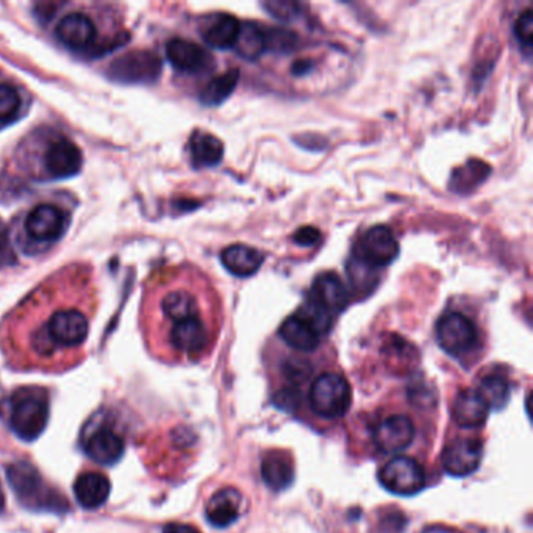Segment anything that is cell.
Here are the masks:
<instances>
[{
  "instance_id": "obj_1",
  "label": "cell",
  "mask_w": 533,
  "mask_h": 533,
  "mask_svg": "<svg viewBox=\"0 0 533 533\" xmlns=\"http://www.w3.org/2000/svg\"><path fill=\"white\" fill-rule=\"evenodd\" d=\"M91 267H63L32 291L4 321L10 356L27 366H65L88 339L97 296Z\"/></svg>"
},
{
  "instance_id": "obj_2",
  "label": "cell",
  "mask_w": 533,
  "mask_h": 533,
  "mask_svg": "<svg viewBox=\"0 0 533 533\" xmlns=\"http://www.w3.org/2000/svg\"><path fill=\"white\" fill-rule=\"evenodd\" d=\"M25 138L18 154H23L21 160L27 161L24 167L30 177L61 180L82 171L84 154L71 138L55 131H38Z\"/></svg>"
},
{
  "instance_id": "obj_3",
  "label": "cell",
  "mask_w": 533,
  "mask_h": 533,
  "mask_svg": "<svg viewBox=\"0 0 533 533\" xmlns=\"http://www.w3.org/2000/svg\"><path fill=\"white\" fill-rule=\"evenodd\" d=\"M0 407L6 424L23 441H35L48 426L50 401L40 386L19 388Z\"/></svg>"
},
{
  "instance_id": "obj_4",
  "label": "cell",
  "mask_w": 533,
  "mask_h": 533,
  "mask_svg": "<svg viewBox=\"0 0 533 533\" xmlns=\"http://www.w3.org/2000/svg\"><path fill=\"white\" fill-rule=\"evenodd\" d=\"M71 213L55 202H41L24 214L18 243L27 250H44L65 237Z\"/></svg>"
},
{
  "instance_id": "obj_5",
  "label": "cell",
  "mask_w": 533,
  "mask_h": 533,
  "mask_svg": "<svg viewBox=\"0 0 533 533\" xmlns=\"http://www.w3.org/2000/svg\"><path fill=\"white\" fill-rule=\"evenodd\" d=\"M6 477L13 492H16L19 502L27 509L55 513H63L69 509V504L61 496V492L49 485L38 473V469L33 468L30 463H13L6 469Z\"/></svg>"
},
{
  "instance_id": "obj_6",
  "label": "cell",
  "mask_w": 533,
  "mask_h": 533,
  "mask_svg": "<svg viewBox=\"0 0 533 533\" xmlns=\"http://www.w3.org/2000/svg\"><path fill=\"white\" fill-rule=\"evenodd\" d=\"M54 35L66 49L76 52L101 50L102 29L93 13L84 10L68 12L55 25Z\"/></svg>"
},
{
  "instance_id": "obj_7",
  "label": "cell",
  "mask_w": 533,
  "mask_h": 533,
  "mask_svg": "<svg viewBox=\"0 0 533 533\" xmlns=\"http://www.w3.org/2000/svg\"><path fill=\"white\" fill-rule=\"evenodd\" d=\"M352 403V390L343 375L321 374L310 388V405L316 415L324 420L343 418Z\"/></svg>"
},
{
  "instance_id": "obj_8",
  "label": "cell",
  "mask_w": 533,
  "mask_h": 533,
  "mask_svg": "<svg viewBox=\"0 0 533 533\" xmlns=\"http://www.w3.org/2000/svg\"><path fill=\"white\" fill-rule=\"evenodd\" d=\"M380 483L397 496H413L426 485L421 463L410 456H394L379 473Z\"/></svg>"
},
{
  "instance_id": "obj_9",
  "label": "cell",
  "mask_w": 533,
  "mask_h": 533,
  "mask_svg": "<svg viewBox=\"0 0 533 533\" xmlns=\"http://www.w3.org/2000/svg\"><path fill=\"white\" fill-rule=\"evenodd\" d=\"M437 339L441 349L449 356H465L477 343V329L468 316L450 312L437 322Z\"/></svg>"
},
{
  "instance_id": "obj_10",
  "label": "cell",
  "mask_w": 533,
  "mask_h": 533,
  "mask_svg": "<svg viewBox=\"0 0 533 533\" xmlns=\"http://www.w3.org/2000/svg\"><path fill=\"white\" fill-rule=\"evenodd\" d=\"M399 255V243L390 227L386 225H374L366 231L362 243L358 246L357 258L362 260L367 266H388L396 260Z\"/></svg>"
},
{
  "instance_id": "obj_11",
  "label": "cell",
  "mask_w": 533,
  "mask_h": 533,
  "mask_svg": "<svg viewBox=\"0 0 533 533\" xmlns=\"http://www.w3.org/2000/svg\"><path fill=\"white\" fill-rule=\"evenodd\" d=\"M415 433V424L409 416H390L375 427L374 443L384 454H397L413 443Z\"/></svg>"
},
{
  "instance_id": "obj_12",
  "label": "cell",
  "mask_w": 533,
  "mask_h": 533,
  "mask_svg": "<svg viewBox=\"0 0 533 533\" xmlns=\"http://www.w3.org/2000/svg\"><path fill=\"white\" fill-rule=\"evenodd\" d=\"M84 450L86 456L99 465H114L125 452V441L112 427H97L84 439Z\"/></svg>"
},
{
  "instance_id": "obj_13",
  "label": "cell",
  "mask_w": 533,
  "mask_h": 533,
  "mask_svg": "<svg viewBox=\"0 0 533 533\" xmlns=\"http://www.w3.org/2000/svg\"><path fill=\"white\" fill-rule=\"evenodd\" d=\"M167 57L177 71L199 74L213 66V57L205 49L184 38H174L167 44Z\"/></svg>"
},
{
  "instance_id": "obj_14",
  "label": "cell",
  "mask_w": 533,
  "mask_h": 533,
  "mask_svg": "<svg viewBox=\"0 0 533 533\" xmlns=\"http://www.w3.org/2000/svg\"><path fill=\"white\" fill-rule=\"evenodd\" d=\"M482 462V445L479 439H456L447 446L443 456L446 473L454 477H466L475 473Z\"/></svg>"
},
{
  "instance_id": "obj_15",
  "label": "cell",
  "mask_w": 533,
  "mask_h": 533,
  "mask_svg": "<svg viewBox=\"0 0 533 533\" xmlns=\"http://www.w3.org/2000/svg\"><path fill=\"white\" fill-rule=\"evenodd\" d=\"M243 504L241 492L235 488H222L208 501L207 519L214 528H229L237 521Z\"/></svg>"
},
{
  "instance_id": "obj_16",
  "label": "cell",
  "mask_w": 533,
  "mask_h": 533,
  "mask_svg": "<svg viewBox=\"0 0 533 533\" xmlns=\"http://www.w3.org/2000/svg\"><path fill=\"white\" fill-rule=\"evenodd\" d=\"M110 480L107 475L95 471H88L80 474L74 483V492L78 504L86 510H95L107 502L110 496Z\"/></svg>"
},
{
  "instance_id": "obj_17",
  "label": "cell",
  "mask_w": 533,
  "mask_h": 533,
  "mask_svg": "<svg viewBox=\"0 0 533 533\" xmlns=\"http://www.w3.org/2000/svg\"><path fill=\"white\" fill-rule=\"evenodd\" d=\"M221 261L225 269L233 276L250 277L255 273H258V269L265 261V254L246 244H231L222 250Z\"/></svg>"
},
{
  "instance_id": "obj_18",
  "label": "cell",
  "mask_w": 533,
  "mask_h": 533,
  "mask_svg": "<svg viewBox=\"0 0 533 533\" xmlns=\"http://www.w3.org/2000/svg\"><path fill=\"white\" fill-rule=\"evenodd\" d=\"M310 297H313L316 303H320L332 314L343 312L349 301L343 280L332 273L322 274L314 280Z\"/></svg>"
},
{
  "instance_id": "obj_19",
  "label": "cell",
  "mask_w": 533,
  "mask_h": 533,
  "mask_svg": "<svg viewBox=\"0 0 533 533\" xmlns=\"http://www.w3.org/2000/svg\"><path fill=\"white\" fill-rule=\"evenodd\" d=\"M239 32H241V23L235 16L222 13L214 16L210 21V24L203 27L202 38L210 48L225 50V49L235 48Z\"/></svg>"
},
{
  "instance_id": "obj_20",
  "label": "cell",
  "mask_w": 533,
  "mask_h": 533,
  "mask_svg": "<svg viewBox=\"0 0 533 533\" xmlns=\"http://www.w3.org/2000/svg\"><path fill=\"white\" fill-rule=\"evenodd\" d=\"M490 413L488 405L483 399L473 390H463L458 393L454 402V418L458 426L463 429H475L483 426Z\"/></svg>"
},
{
  "instance_id": "obj_21",
  "label": "cell",
  "mask_w": 533,
  "mask_h": 533,
  "mask_svg": "<svg viewBox=\"0 0 533 533\" xmlns=\"http://www.w3.org/2000/svg\"><path fill=\"white\" fill-rule=\"evenodd\" d=\"M279 335L290 348L301 352H310L320 346V333L297 314H293L284 321L279 329Z\"/></svg>"
},
{
  "instance_id": "obj_22",
  "label": "cell",
  "mask_w": 533,
  "mask_h": 533,
  "mask_svg": "<svg viewBox=\"0 0 533 533\" xmlns=\"http://www.w3.org/2000/svg\"><path fill=\"white\" fill-rule=\"evenodd\" d=\"M190 152L194 167H216L224 157V144L212 133L197 131L191 137Z\"/></svg>"
},
{
  "instance_id": "obj_23",
  "label": "cell",
  "mask_w": 533,
  "mask_h": 533,
  "mask_svg": "<svg viewBox=\"0 0 533 533\" xmlns=\"http://www.w3.org/2000/svg\"><path fill=\"white\" fill-rule=\"evenodd\" d=\"M261 477L266 482V485L276 492L288 488L294 480V469L290 458L282 454H269L265 456L261 463Z\"/></svg>"
},
{
  "instance_id": "obj_24",
  "label": "cell",
  "mask_w": 533,
  "mask_h": 533,
  "mask_svg": "<svg viewBox=\"0 0 533 533\" xmlns=\"http://www.w3.org/2000/svg\"><path fill=\"white\" fill-rule=\"evenodd\" d=\"M24 93L8 80H0V127L12 124L23 114Z\"/></svg>"
},
{
  "instance_id": "obj_25",
  "label": "cell",
  "mask_w": 533,
  "mask_h": 533,
  "mask_svg": "<svg viewBox=\"0 0 533 533\" xmlns=\"http://www.w3.org/2000/svg\"><path fill=\"white\" fill-rule=\"evenodd\" d=\"M233 49H237L238 54L244 59L255 61L260 59L266 52L265 30L255 24L241 25V32Z\"/></svg>"
},
{
  "instance_id": "obj_26",
  "label": "cell",
  "mask_w": 533,
  "mask_h": 533,
  "mask_svg": "<svg viewBox=\"0 0 533 533\" xmlns=\"http://www.w3.org/2000/svg\"><path fill=\"white\" fill-rule=\"evenodd\" d=\"M488 409L502 410L510 399V384L499 374H490L480 382L477 390Z\"/></svg>"
},
{
  "instance_id": "obj_27",
  "label": "cell",
  "mask_w": 533,
  "mask_h": 533,
  "mask_svg": "<svg viewBox=\"0 0 533 533\" xmlns=\"http://www.w3.org/2000/svg\"><path fill=\"white\" fill-rule=\"evenodd\" d=\"M239 80V71L230 69L224 72L220 77H214L202 91L201 101L205 105H220L237 88Z\"/></svg>"
},
{
  "instance_id": "obj_28",
  "label": "cell",
  "mask_w": 533,
  "mask_h": 533,
  "mask_svg": "<svg viewBox=\"0 0 533 533\" xmlns=\"http://www.w3.org/2000/svg\"><path fill=\"white\" fill-rule=\"evenodd\" d=\"M490 172V167H486L482 161H469L466 167H460L454 172L452 177V188L456 191L474 190L479 186Z\"/></svg>"
},
{
  "instance_id": "obj_29",
  "label": "cell",
  "mask_w": 533,
  "mask_h": 533,
  "mask_svg": "<svg viewBox=\"0 0 533 533\" xmlns=\"http://www.w3.org/2000/svg\"><path fill=\"white\" fill-rule=\"evenodd\" d=\"M296 314L320 335L329 332V329L332 327L333 314L324 309L320 303H316L313 297L309 296Z\"/></svg>"
},
{
  "instance_id": "obj_30",
  "label": "cell",
  "mask_w": 533,
  "mask_h": 533,
  "mask_svg": "<svg viewBox=\"0 0 533 533\" xmlns=\"http://www.w3.org/2000/svg\"><path fill=\"white\" fill-rule=\"evenodd\" d=\"M265 36H266V49H271L274 52H291L296 48L297 35L291 30H265Z\"/></svg>"
},
{
  "instance_id": "obj_31",
  "label": "cell",
  "mask_w": 533,
  "mask_h": 533,
  "mask_svg": "<svg viewBox=\"0 0 533 533\" xmlns=\"http://www.w3.org/2000/svg\"><path fill=\"white\" fill-rule=\"evenodd\" d=\"M515 36L526 49L532 48L533 44V13L526 10L515 23Z\"/></svg>"
},
{
  "instance_id": "obj_32",
  "label": "cell",
  "mask_w": 533,
  "mask_h": 533,
  "mask_svg": "<svg viewBox=\"0 0 533 533\" xmlns=\"http://www.w3.org/2000/svg\"><path fill=\"white\" fill-rule=\"evenodd\" d=\"M285 374L286 377L293 382V384H303V380H307L312 374L309 363L305 360H290L285 366Z\"/></svg>"
},
{
  "instance_id": "obj_33",
  "label": "cell",
  "mask_w": 533,
  "mask_h": 533,
  "mask_svg": "<svg viewBox=\"0 0 533 533\" xmlns=\"http://www.w3.org/2000/svg\"><path fill=\"white\" fill-rule=\"evenodd\" d=\"M263 6L266 8L269 14H273L274 18L280 19V21H290L291 18H294L297 13L296 4L293 2H267L263 4Z\"/></svg>"
},
{
  "instance_id": "obj_34",
  "label": "cell",
  "mask_w": 533,
  "mask_h": 533,
  "mask_svg": "<svg viewBox=\"0 0 533 533\" xmlns=\"http://www.w3.org/2000/svg\"><path fill=\"white\" fill-rule=\"evenodd\" d=\"M294 243L299 244V246H303V248H312L314 244L318 243L321 239V231L318 229H314V227H303V229H299V230L294 233Z\"/></svg>"
},
{
  "instance_id": "obj_35",
  "label": "cell",
  "mask_w": 533,
  "mask_h": 533,
  "mask_svg": "<svg viewBox=\"0 0 533 533\" xmlns=\"http://www.w3.org/2000/svg\"><path fill=\"white\" fill-rule=\"evenodd\" d=\"M274 403L279 409L293 411L299 405V394L294 390H284V392H279L274 396Z\"/></svg>"
},
{
  "instance_id": "obj_36",
  "label": "cell",
  "mask_w": 533,
  "mask_h": 533,
  "mask_svg": "<svg viewBox=\"0 0 533 533\" xmlns=\"http://www.w3.org/2000/svg\"><path fill=\"white\" fill-rule=\"evenodd\" d=\"M14 257H13L12 248H10V239H8V231H6L5 225L0 221V266L5 263H13Z\"/></svg>"
},
{
  "instance_id": "obj_37",
  "label": "cell",
  "mask_w": 533,
  "mask_h": 533,
  "mask_svg": "<svg viewBox=\"0 0 533 533\" xmlns=\"http://www.w3.org/2000/svg\"><path fill=\"white\" fill-rule=\"evenodd\" d=\"M163 533H201L197 528L188 524H180V522H171L167 528H163Z\"/></svg>"
},
{
  "instance_id": "obj_38",
  "label": "cell",
  "mask_w": 533,
  "mask_h": 533,
  "mask_svg": "<svg viewBox=\"0 0 533 533\" xmlns=\"http://www.w3.org/2000/svg\"><path fill=\"white\" fill-rule=\"evenodd\" d=\"M4 509V492L0 490V510Z\"/></svg>"
}]
</instances>
